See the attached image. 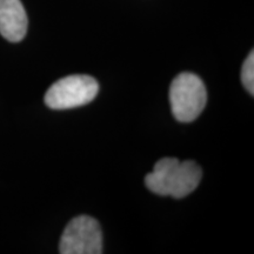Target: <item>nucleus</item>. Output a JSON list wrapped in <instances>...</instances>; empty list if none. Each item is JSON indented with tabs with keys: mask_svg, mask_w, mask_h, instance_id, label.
<instances>
[{
	"mask_svg": "<svg viewBox=\"0 0 254 254\" xmlns=\"http://www.w3.org/2000/svg\"><path fill=\"white\" fill-rule=\"evenodd\" d=\"M201 177V168L194 161L163 158L146 176L145 183L155 194L182 199L198 187Z\"/></svg>",
	"mask_w": 254,
	"mask_h": 254,
	"instance_id": "f257e3e1",
	"label": "nucleus"
},
{
	"mask_svg": "<svg viewBox=\"0 0 254 254\" xmlns=\"http://www.w3.org/2000/svg\"><path fill=\"white\" fill-rule=\"evenodd\" d=\"M207 92L198 75L184 72L173 79L170 87V103L178 122L190 123L200 116L206 106Z\"/></svg>",
	"mask_w": 254,
	"mask_h": 254,
	"instance_id": "f03ea898",
	"label": "nucleus"
},
{
	"mask_svg": "<svg viewBox=\"0 0 254 254\" xmlns=\"http://www.w3.org/2000/svg\"><path fill=\"white\" fill-rule=\"evenodd\" d=\"M99 85L86 74H74L59 79L47 90L45 104L52 110H68L84 106L97 97Z\"/></svg>",
	"mask_w": 254,
	"mask_h": 254,
	"instance_id": "7ed1b4c3",
	"label": "nucleus"
},
{
	"mask_svg": "<svg viewBox=\"0 0 254 254\" xmlns=\"http://www.w3.org/2000/svg\"><path fill=\"white\" fill-rule=\"evenodd\" d=\"M62 254H101L103 234L98 221L88 215L72 219L59 244Z\"/></svg>",
	"mask_w": 254,
	"mask_h": 254,
	"instance_id": "20e7f679",
	"label": "nucleus"
},
{
	"mask_svg": "<svg viewBox=\"0 0 254 254\" xmlns=\"http://www.w3.org/2000/svg\"><path fill=\"white\" fill-rule=\"evenodd\" d=\"M27 15L20 0H0V34L11 43L23 40L27 32Z\"/></svg>",
	"mask_w": 254,
	"mask_h": 254,
	"instance_id": "39448f33",
	"label": "nucleus"
},
{
	"mask_svg": "<svg viewBox=\"0 0 254 254\" xmlns=\"http://www.w3.org/2000/svg\"><path fill=\"white\" fill-rule=\"evenodd\" d=\"M241 81L245 86L247 92L251 94H254V53L251 51V53L244 62L243 68H241Z\"/></svg>",
	"mask_w": 254,
	"mask_h": 254,
	"instance_id": "423d86ee",
	"label": "nucleus"
}]
</instances>
